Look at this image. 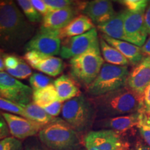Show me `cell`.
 Listing matches in <instances>:
<instances>
[{"mask_svg":"<svg viewBox=\"0 0 150 150\" xmlns=\"http://www.w3.org/2000/svg\"><path fill=\"white\" fill-rule=\"evenodd\" d=\"M99 44L103 59L107 63L120 66H128L130 64L128 60L115 47L108 44L101 37H99Z\"/></svg>","mask_w":150,"mask_h":150,"instance_id":"22","label":"cell"},{"mask_svg":"<svg viewBox=\"0 0 150 150\" xmlns=\"http://www.w3.org/2000/svg\"><path fill=\"white\" fill-rule=\"evenodd\" d=\"M141 49L144 56H150V38L146 41L145 45L142 47Z\"/></svg>","mask_w":150,"mask_h":150,"instance_id":"39","label":"cell"},{"mask_svg":"<svg viewBox=\"0 0 150 150\" xmlns=\"http://www.w3.org/2000/svg\"><path fill=\"white\" fill-rule=\"evenodd\" d=\"M53 83L61 102H67L81 94L76 81L67 75H61L54 81Z\"/></svg>","mask_w":150,"mask_h":150,"instance_id":"20","label":"cell"},{"mask_svg":"<svg viewBox=\"0 0 150 150\" xmlns=\"http://www.w3.org/2000/svg\"><path fill=\"white\" fill-rule=\"evenodd\" d=\"M83 141L86 150H128L129 148L122 133L111 129L88 131Z\"/></svg>","mask_w":150,"mask_h":150,"instance_id":"7","label":"cell"},{"mask_svg":"<svg viewBox=\"0 0 150 150\" xmlns=\"http://www.w3.org/2000/svg\"><path fill=\"white\" fill-rule=\"evenodd\" d=\"M149 122H150V116H149Z\"/></svg>","mask_w":150,"mask_h":150,"instance_id":"43","label":"cell"},{"mask_svg":"<svg viewBox=\"0 0 150 150\" xmlns=\"http://www.w3.org/2000/svg\"><path fill=\"white\" fill-rule=\"evenodd\" d=\"M8 125L10 134L20 140H25L31 137L35 136L44 125L23 117L22 116L1 112Z\"/></svg>","mask_w":150,"mask_h":150,"instance_id":"11","label":"cell"},{"mask_svg":"<svg viewBox=\"0 0 150 150\" xmlns=\"http://www.w3.org/2000/svg\"><path fill=\"white\" fill-rule=\"evenodd\" d=\"M61 115L63 119L80 135L87 132L97 118L96 108L91 98L82 93L63 104Z\"/></svg>","mask_w":150,"mask_h":150,"instance_id":"4","label":"cell"},{"mask_svg":"<svg viewBox=\"0 0 150 150\" xmlns=\"http://www.w3.org/2000/svg\"><path fill=\"white\" fill-rule=\"evenodd\" d=\"M91 51L101 52L96 28L84 34L65 39L62 42L60 56L63 59H72Z\"/></svg>","mask_w":150,"mask_h":150,"instance_id":"8","label":"cell"},{"mask_svg":"<svg viewBox=\"0 0 150 150\" xmlns=\"http://www.w3.org/2000/svg\"><path fill=\"white\" fill-rule=\"evenodd\" d=\"M83 14L97 26L108 22L116 14L112 1L108 0H93L87 2Z\"/></svg>","mask_w":150,"mask_h":150,"instance_id":"16","label":"cell"},{"mask_svg":"<svg viewBox=\"0 0 150 150\" xmlns=\"http://www.w3.org/2000/svg\"><path fill=\"white\" fill-rule=\"evenodd\" d=\"M60 31H51L40 29L24 45L26 52L35 51L48 56L60 54L61 49Z\"/></svg>","mask_w":150,"mask_h":150,"instance_id":"10","label":"cell"},{"mask_svg":"<svg viewBox=\"0 0 150 150\" xmlns=\"http://www.w3.org/2000/svg\"><path fill=\"white\" fill-rule=\"evenodd\" d=\"M22 106L26 113L25 118L44 125V126L51 123L52 122L55 120L56 118L49 115L42 108L40 107L33 102H30L29 104L22 105Z\"/></svg>","mask_w":150,"mask_h":150,"instance_id":"24","label":"cell"},{"mask_svg":"<svg viewBox=\"0 0 150 150\" xmlns=\"http://www.w3.org/2000/svg\"><path fill=\"white\" fill-rule=\"evenodd\" d=\"M144 21H145V27L148 35H150V3H149V5L144 14Z\"/></svg>","mask_w":150,"mask_h":150,"instance_id":"38","label":"cell"},{"mask_svg":"<svg viewBox=\"0 0 150 150\" xmlns=\"http://www.w3.org/2000/svg\"><path fill=\"white\" fill-rule=\"evenodd\" d=\"M95 25L88 17L85 15H79L74 18L66 27L60 30L61 38H68L84 34L94 29Z\"/></svg>","mask_w":150,"mask_h":150,"instance_id":"19","label":"cell"},{"mask_svg":"<svg viewBox=\"0 0 150 150\" xmlns=\"http://www.w3.org/2000/svg\"><path fill=\"white\" fill-rule=\"evenodd\" d=\"M100 37L104 39L108 44L117 50L128 60L129 63L134 66H136L145 57L142 54L141 47L135 45L132 43L112 38L104 34H102Z\"/></svg>","mask_w":150,"mask_h":150,"instance_id":"18","label":"cell"},{"mask_svg":"<svg viewBox=\"0 0 150 150\" xmlns=\"http://www.w3.org/2000/svg\"><path fill=\"white\" fill-rule=\"evenodd\" d=\"M137 127L139 130L140 136L145 140L146 144L150 147V122L149 116L144 114Z\"/></svg>","mask_w":150,"mask_h":150,"instance_id":"30","label":"cell"},{"mask_svg":"<svg viewBox=\"0 0 150 150\" xmlns=\"http://www.w3.org/2000/svg\"><path fill=\"white\" fill-rule=\"evenodd\" d=\"M129 72L128 66L104 63L96 79L87 88L88 93L95 97L121 88L127 85Z\"/></svg>","mask_w":150,"mask_h":150,"instance_id":"5","label":"cell"},{"mask_svg":"<svg viewBox=\"0 0 150 150\" xmlns=\"http://www.w3.org/2000/svg\"><path fill=\"white\" fill-rule=\"evenodd\" d=\"M24 150H50L40 141L38 137L33 136L24 140Z\"/></svg>","mask_w":150,"mask_h":150,"instance_id":"31","label":"cell"},{"mask_svg":"<svg viewBox=\"0 0 150 150\" xmlns=\"http://www.w3.org/2000/svg\"><path fill=\"white\" fill-rule=\"evenodd\" d=\"M31 2L38 12L43 17L50 12L44 0H31Z\"/></svg>","mask_w":150,"mask_h":150,"instance_id":"34","label":"cell"},{"mask_svg":"<svg viewBox=\"0 0 150 150\" xmlns=\"http://www.w3.org/2000/svg\"><path fill=\"white\" fill-rule=\"evenodd\" d=\"M150 84V56H146L129 72L127 86L140 95Z\"/></svg>","mask_w":150,"mask_h":150,"instance_id":"14","label":"cell"},{"mask_svg":"<svg viewBox=\"0 0 150 150\" xmlns=\"http://www.w3.org/2000/svg\"><path fill=\"white\" fill-rule=\"evenodd\" d=\"M3 59L6 70H15L20 64L22 59L14 54L4 53L3 55Z\"/></svg>","mask_w":150,"mask_h":150,"instance_id":"32","label":"cell"},{"mask_svg":"<svg viewBox=\"0 0 150 150\" xmlns=\"http://www.w3.org/2000/svg\"><path fill=\"white\" fill-rule=\"evenodd\" d=\"M81 11L78 7H70L52 11L43 17L40 29L60 31L68 24Z\"/></svg>","mask_w":150,"mask_h":150,"instance_id":"15","label":"cell"},{"mask_svg":"<svg viewBox=\"0 0 150 150\" xmlns=\"http://www.w3.org/2000/svg\"><path fill=\"white\" fill-rule=\"evenodd\" d=\"M33 89L13 77L7 72H0V97L17 104L26 105L32 99Z\"/></svg>","mask_w":150,"mask_h":150,"instance_id":"9","label":"cell"},{"mask_svg":"<svg viewBox=\"0 0 150 150\" xmlns=\"http://www.w3.org/2000/svg\"><path fill=\"white\" fill-rule=\"evenodd\" d=\"M0 110H4L5 112L15 114V115L16 114L23 117H26L24 108L22 104H17L1 97H0Z\"/></svg>","mask_w":150,"mask_h":150,"instance_id":"26","label":"cell"},{"mask_svg":"<svg viewBox=\"0 0 150 150\" xmlns=\"http://www.w3.org/2000/svg\"><path fill=\"white\" fill-rule=\"evenodd\" d=\"M80 150H86V148H85V147H82L81 149Z\"/></svg>","mask_w":150,"mask_h":150,"instance_id":"42","label":"cell"},{"mask_svg":"<svg viewBox=\"0 0 150 150\" xmlns=\"http://www.w3.org/2000/svg\"><path fill=\"white\" fill-rule=\"evenodd\" d=\"M24 60L33 69L51 76L61 74L64 68V63L61 59L35 51L26 52Z\"/></svg>","mask_w":150,"mask_h":150,"instance_id":"13","label":"cell"},{"mask_svg":"<svg viewBox=\"0 0 150 150\" xmlns=\"http://www.w3.org/2000/svg\"><path fill=\"white\" fill-rule=\"evenodd\" d=\"M144 114V112H137L129 115L104 118L97 120L96 125L101 128L111 129L117 132L123 133L135 127H138Z\"/></svg>","mask_w":150,"mask_h":150,"instance_id":"17","label":"cell"},{"mask_svg":"<svg viewBox=\"0 0 150 150\" xmlns=\"http://www.w3.org/2000/svg\"><path fill=\"white\" fill-rule=\"evenodd\" d=\"M132 150H150V147L147 145H143L142 143H137L136 147Z\"/></svg>","mask_w":150,"mask_h":150,"instance_id":"40","label":"cell"},{"mask_svg":"<svg viewBox=\"0 0 150 150\" xmlns=\"http://www.w3.org/2000/svg\"><path fill=\"white\" fill-rule=\"evenodd\" d=\"M38 136L50 150H80L83 147L80 134L61 118L56 117L43 127Z\"/></svg>","mask_w":150,"mask_h":150,"instance_id":"3","label":"cell"},{"mask_svg":"<svg viewBox=\"0 0 150 150\" xmlns=\"http://www.w3.org/2000/svg\"><path fill=\"white\" fill-rule=\"evenodd\" d=\"M3 54H0V71L1 72H4V70L5 69L4 63V59H3Z\"/></svg>","mask_w":150,"mask_h":150,"instance_id":"41","label":"cell"},{"mask_svg":"<svg viewBox=\"0 0 150 150\" xmlns=\"http://www.w3.org/2000/svg\"><path fill=\"white\" fill-rule=\"evenodd\" d=\"M0 150H24V144L21 140L9 136L0 140Z\"/></svg>","mask_w":150,"mask_h":150,"instance_id":"29","label":"cell"},{"mask_svg":"<svg viewBox=\"0 0 150 150\" xmlns=\"http://www.w3.org/2000/svg\"><path fill=\"white\" fill-rule=\"evenodd\" d=\"M32 100L34 104L42 108L59 101L57 92L54 83L43 88L33 91Z\"/></svg>","mask_w":150,"mask_h":150,"instance_id":"23","label":"cell"},{"mask_svg":"<svg viewBox=\"0 0 150 150\" xmlns=\"http://www.w3.org/2000/svg\"><path fill=\"white\" fill-rule=\"evenodd\" d=\"M126 10L116 13L115 16L108 22L97 26L99 30L103 34L112 38L125 41V31H124V20H125Z\"/></svg>","mask_w":150,"mask_h":150,"instance_id":"21","label":"cell"},{"mask_svg":"<svg viewBox=\"0 0 150 150\" xmlns=\"http://www.w3.org/2000/svg\"><path fill=\"white\" fill-rule=\"evenodd\" d=\"M126 8V10L132 13H145L149 5L147 0H123L120 1Z\"/></svg>","mask_w":150,"mask_h":150,"instance_id":"27","label":"cell"},{"mask_svg":"<svg viewBox=\"0 0 150 150\" xmlns=\"http://www.w3.org/2000/svg\"><path fill=\"white\" fill-rule=\"evenodd\" d=\"M16 69L19 72H21L25 76L26 79L32 75V70H31V68L30 67V65L28 64L27 62L24 61L23 59H21V61L20 62V64H19Z\"/></svg>","mask_w":150,"mask_h":150,"instance_id":"37","label":"cell"},{"mask_svg":"<svg viewBox=\"0 0 150 150\" xmlns=\"http://www.w3.org/2000/svg\"><path fill=\"white\" fill-rule=\"evenodd\" d=\"M97 112V118L114 117L143 110L142 95L127 86L116 91L91 98Z\"/></svg>","mask_w":150,"mask_h":150,"instance_id":"2","label":"cell"},{"mask_svg":"<svg viewBox=\"0 0 150 150\" xmlns=\"http://www.w3.org/2000/svg\"><path fill=\"white\" fill-rule=\"evenodd\" d=\"M16 2L29 22L36 23L41 21V15L34 8L31 0H18Z\"/></svg>","mask_w":150,"mask_h":150,"instance_id":"25","label":"cell"},{"mask_svg":"<svg viewBox=\"0 0 150 150\" xmlns=\"http://www.w3.org/2000/svg\"><path fill=\"white\" fill-rule=\"evenodd\" d=\"M63 105V104L62 102H59V101H56V102L52 103L46 107L43 108V109L45 110L50 115L56 117L61 112Z\"/></svg>","mask_w":150,"mask_h":150,"instance_id":"33","label":"cell"},{"mask_svg":"<svg viewBox=\"0 0 150 150\" xmlns=\"http://www.w3.org/2000/svg\"><path fill=\"white\" fill-rule=\"evenodd\" d=\"M142 104H143L142 111L147 116H150V84L146 88L142 95Z\"/></svg>","mask_w":150,"mask_h":150,"instance_id":"35","label":"cell"},{"mask_svg":"<svg viewBox=\"0 0 150 150\" xmlns=\"http://www.w3.org/2000/svg\"><path fill=\"white\" fill-rule=\"evenodd\" d=\"M104 61L101 52L97 51L72 58L70 61L71 77L79 85L88 88L99 74Z\"/></svg>","mask_w":150,"mask_h":150,"instance_id":"6","label":"cell"},{"mask_svg":"<svg viewBox=\"0 0 150 150\" xmlns=\"http://www.w3.org/2000/svg\"><path fill=\"white\" fill-rule=\"evenodd\" d=\"M145 13H132L126 10L124 20L125 41L142 47L148 35L144 21Z\"/></svg>","mask_w":150,"mask_h":150,"instance_id":"12","label":"cell"},{"mask_svg":"<svg viewBox=\"0 0 150 150\" xmlns=\"http://www.w3.org/2000/svg\"><path fill=\"white\" fill-rule=\"evenodd\" d=\"M52 79L41 73H33L30 76L29 83L33 91L45 88L52 84Z\"/></svg>","mask_w":150,"mask_h":150,"instance_id":"28","label":"cell"},{"mask_svg":"<svg viewBox=\"0 0 150 150\" xmlns=\"http://www.w3.org/2000/svg\"><path fill=\"white\" fill-rule=\"evenodd\" d=\"M10 135L8 125H7L4 118L2 115H1V111H0V140L4 139L7 137H9Z\"/></svg>","mask_w":150,"mask_h":150,"instance_id":"36","label":"cell"},{"mask_svg":"<svg viewBox=\"0 0 150 150\" xmlns=\"http://www.w3.org/2000/svg\"><path fill=\"white\" fill-rule=\"evenodd\" d=\"M34 27L12 0L0 1V47L17 50L33 36Z\"/></svg>","mask_w":150,"mask_h":150,"instance_id":"1","label":"cell"}]
</instances>
